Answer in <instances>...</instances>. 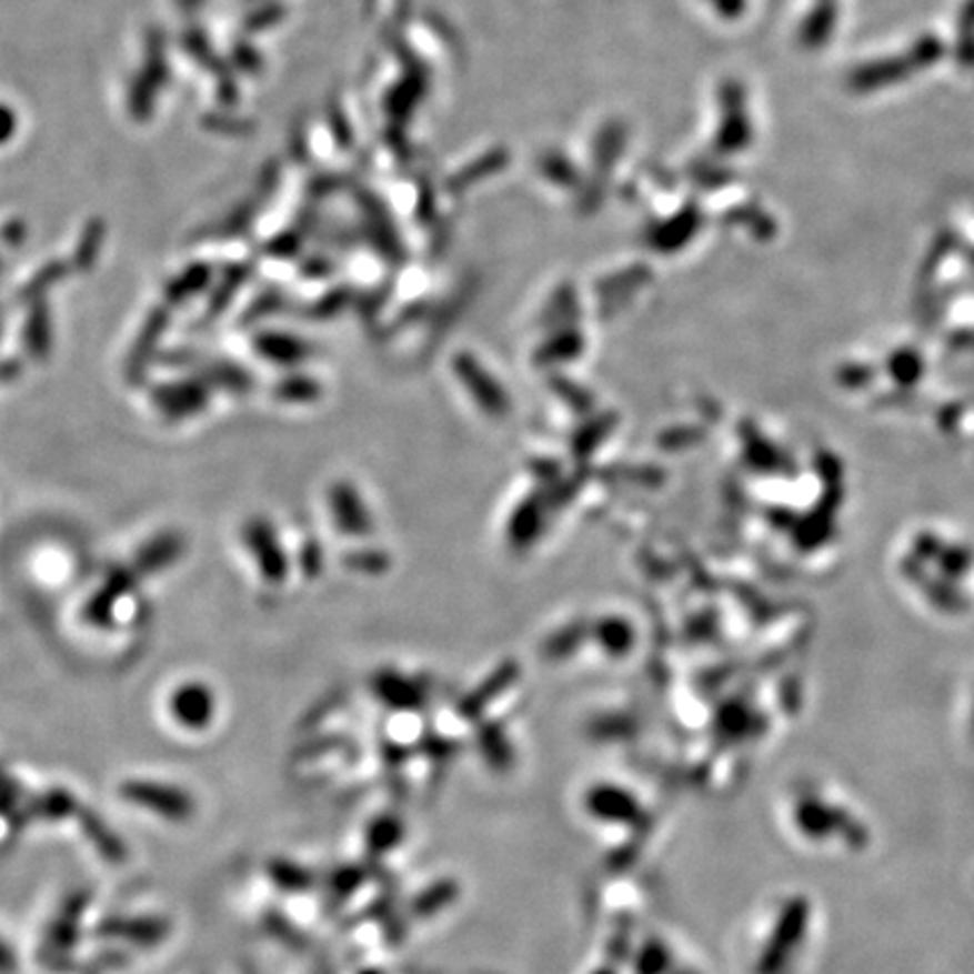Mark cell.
Returning a JSON list of instances; mask_svg holds the SVG:
<instances>
[{
    "label": "cell",
    "instance_id": "cell-1",
    "mask_svg": "<svg viewBox=\"0 0 974 974\" xmlns=\"http://www.w3.org/2000/svg\"><path fill=\"white\" fill-rule=\"evenodd\" d=\"M124 792L129 794L131 801L154 807V810H163L161 814L170 816V819H183L190 812V799L183 792H177L172 787H161V785H149V783H133L127 785ZM124 794V796H127Z\"/></svg>",
    "mask_w": 974,
    "mask_h": 974
}]
</instances>
